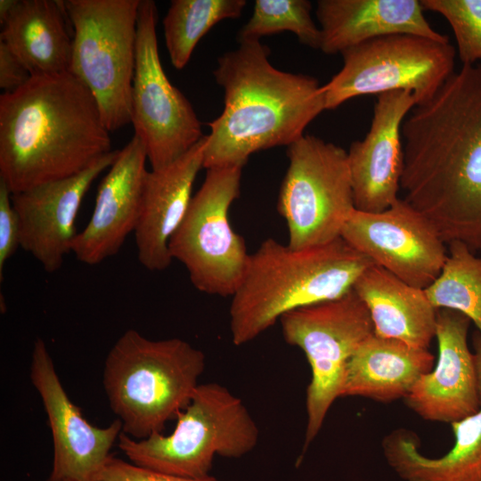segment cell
I'll return each instance as SVG.
<instances>
[{
	"instance_id": "1",
	"label": "cell",
	"mask_w": 481,
	"mask_h": 481,
	"mask_svg": "<svg viewBox=\"0 0 481 481\" xmlns=\"http://www.w3.org/2000/svg\"><path fill=\"white\" fill-rule=\"evenodd\" d=\"M404 200L446 245L481 256V63L463 65L402 126Z\"/></svg>"
},
{
	"instance_id": "2",
	"label": "cell",
	"mask_w": 481,
	"mask_h": 481,
	"mask_svg": "<svg viewBox=\"0 0 481 481\" xmlns=\"http://www.w3.org/2000/svg\"><path fill=\"white\" fill-rule=\"evenodd\" d=\"M91 92L70 72L0 96V180L12 193L77 175L112 151Z\"/></svg>"
},
{
	"instance_id": "3",
	"label": "cell",
	"mask_w": 481,
	"mask_h": 481,
	"mask_svg": "<svg viewBox=\"0 0 481 481\" xmlns=\"http://www.w3.org/2000/svg\"><path fill=\"white\" fill-rule=\"evenodd\" d=\"M218 58L214 70L224 90L222 113L208 124L203 168L243 167L253 153L289 146L325 110L322 86L312 76L278 69L260 40Z\"/></svg>"
},
{
	"instance_id": "4",
	"label": "cell",
	"mask_w": 481,
	"mask_h": 481,
	"mask_svg": "<svg viewBox=\"0 0 481 481\" xmlns=\"http://www.w3.org/2000/svg\"><path fill=\"white\" fill-rule=\"evenodd\" d=\"M372 265L341 237L299 250L265 239L249 254L244 277L232 296V343L252 341L289 311L342 297Z\"/></svg>"
},
{
	"instance_id": "5",
	"label": "cell",
	"mask_w": 481,
	"mask_h": 481,
	"mask_svg": "<svg viewBox=\"0 0 481 481\" xmlns=\"http://www.w3.org/2000/svg\"><path fill=\"white\" fill-rule=\"evenodd\" d=\"M206 367L204 353L178 338L124 332L108 353L102 384L122 433L141 440L162 433L185 409Z\"/></svg>"
},
{
	"instance_id": "6",
	"label": "cell",
	"mask_w": 481,
	"mask_h": 481,
	"mask_svg": "<svg viewBox=\"0 0 481 481\" xmlns=\"http://www.w3.org/2000/svg\"><path fill=\"white\" fill-rule=\"evenodd\" d=\"M258 439V427L242 400L221 384L208 382L199 384L169 435L136 440L121 432L118 445L137 466L202 478L209 476L215 456L240 458Z\"/></svg>"
},
{
	"instance_id": "7",
	"label": "cell",
	"mask_w": 481,
	"mask_h": 481,
	"mask_svg": "<svg viewBox=\"0 0 481 481\" xmlns=\"http://www.w3.org/2000/svg\"><path fill=\"white\" fill-rule=\"evenodd\" d=\"M73 29L69 72L95 99L110 132L130 123L140 0H65Z\"/></svg>"
},
{
	"instance_id": "8",
	"label": "cell",
	"mask_w": 481,
	"mask_h": 481,
	"mask_svg": "<svg viewBox=\"0 0 481 481\" xmlns=\"http://www.w3.org/2000/svg\"><path fill=\"white\" fill-rule=\"evenodd\" d=\"M287 157L277 202L287 224V245L299 250L340 238L355 209L347 151L304 135L287 147Z\"/></svg>"
},
{
	"instance_id": "9",
	"label": "cell",
	"mask_w": 481,
	"mask_h": 481,
	"mask_svg": "<svg viewBox=\"0 0 481 481\" xmlns=\"http://www.w3.org/2000/svg\"><path fill=\"white\" fill-rule=\"evenodd\" d=\"M279 322L284 340L304 352L311 369L306 398V450L319 434L332 404L340 397L347 363L373 334V324L353 289L338 298L289 311Z\"/></svg>"
},
{
	"instance_id": "10",
	"label": "cell",
	"mask_w": 481,
	"mask_h": 481,
	"mask_svg": "<svg viewBox=\"0 0 481 481\" xmlns=\"http://www.w3.org/2000/svg\"><path fill=\"white\" fill-rule=\"evenodd\" d=\"M241 171L240 167L207 169L168 243L171 257L184 265L192 285L206 294L232 297L246 272L249 254L245 240L228 219L240 193Z\"/></svg>"
},
{
	"instance_id": "11",
	"label": "cell",
	"mask_w": 481,
	"mask_h": 481,
	"mask_svg": "<svg viewBox=\"0 0 481 481\" xmlns=\"http://www.w3.org/2000/svg\"><path fill=\"white\" fill-rule=\"evenodd\" d=\"M342 69L322 86L325 110L366 94L411 91L416 105L430 100L454 72L455 49L415 35L378 37L341 53Z\"/></svg>"
},
{
	"instance_id": "12",
	"label": "cell",
	"mask_w": 481,
	"mask_h": 481,
	"mask_svg": "<svg viewBox=\"0 0 481 481\" xmlns=\"http://www.w3.org/2000/svg\"><path fill=\"white\" fill-rule=\"evenodd\" d=\"M157 20L155 2L140 0L130 123L153 170L174 162L204 137L191 102L170 83L163 69Z\"/></svg>"
},
{
	"instance_id": "13",
	"label": "cell",
	"mask_w": 481,
	"mask_h": 481,
	"mask_svg": "<svg viewBox=\"0 0 481 481\" xmlns=\"http://www.w3.org/2000/svg\"><path fill=\"white\" fill-rule=\"evenodd\" d=\"M341 238L374 265L422 289L437 278L447 257L433 224L404 199L378 213L355 209Z\"/></svg>"
},
{
	"instance_id": "14",
	"label": "cell",
	"mask_w": 481,
	"mask_h": 481,
	"mask_svg": "<svg viewBox=\"0 0 481 481\" xmlns=\"http://www.w3.org/2000/svg\"><path fill=\"white\" fill-rule=\"evenodd\" d=\"M31 383L47 415L53 445V468L47 481H94L122 432L117 419L100 428L89 423L69 399L45 341L38 338L32 348Z\"/></svg>"
},
{
	"instance_id": "15",
	"label": "cell",
	"mask_w": 481,
	"mask_h": 481,
	"mask_svg": "<svg viewBox=\"0 0 481 481\" xmlns=\"http://www.w3.org/2000/svg\"><path fill=\"white\" fill-rule=\"evenodd\" d=\"M118 152H109L77 175L12 193L20 225V248L31 254L45 272L59 270L65 256L71 252L82 200L98 175L114 163Z\"/></svg>"
},
{
	"instance_id": "16",
	"label": "cell",
	"mask_w": 481,
	"mask_h": 481,
	"mask_svg": "<svg viewBox=\"0 0 481 481\" xmlns=\"http://www.w3.org/2000/svg\"><path fill=\"white\" fill-rule=\"evenodd\" d=\"M411 91L380 94L370 129L347 151L355 208L378 213L399 200L404 167L403 123L416 106Z\"/></svg>"
},
{
	"instance_id": "17",
	"label": "cell",
	"mask_w": 481,
	"mask_h": 481,
	"mask_svg": "<svg viewBox=\"0 0 481 481\" xmlns=\"http://www.w3.org/2000/svg\"><path fill=\"white\" fill-rule=\"evenodd\" d=\"M469 324L461 313L437 310V359L404 397L408 407L426 420L452 424L481 407L474 355L468 344Z\"/></svg>"
},
{
	"instance_id": "18",
	"label": "cell",
	"mask_w": 481,
	"mask_h": 481,
	"mask_svg": "<svg viewBox=\"0 0 481 481\" xmlns=\"http://www.w3.org/2000/svg\"><path fill=\"white\" fill-rule=\"evenodd\" d=\"M146 160L144 145L136 135L119 150L99 184L89 222L73 241L71 252L79 262L89 265L102 263L118 253L135 232Z\"/></svg>"
},
{
	"instance_id": "19",
	"label": "cell",
	"mask_w": 481,
	"mask_h": 481,
	"mask_svg": "<svg viewBox=\"0 0 481 481\" xmlns=\"http://www.w3.org/2000/svg\"><path fill=\"white\" fill-rule=\"evenodd\" d=\"M206 135L169 165L147 170L135 238L139 263L159 272L171 265L168 243L183 222L198 173L203 168Z\"/></svg>"
},
{
	"instance_id": "20",
	"label": "cell",
	"mask_w": 481,
	"mask_h": 481,
	"mask_svg": "<svg viewBox=\"0 0 481 481\" xmlns=\"http://www.w3.org/2000/svg\"><path fill=\"white\" fill-rule=\"evenodd\" d=\"M418 0H320L315 15L325 54L392 35H415L438 42L449 38L436 31Z\"/></svg>"
},
{
	"instance_id": "21",
	"label": "cell",
	"mask_w": 481,
	"mask_h": 481,
	"mask_svg": "<svg viewBox=\"0 0 481 481\" xmlns=\"http://www.w3.org/2000/svg\"><path fill=\"white\" fill-rule=\"evenodd\" d=\"M353 289L366 306L376 336L428 349L436 338L438 309L424 289L376 265L359 276Z\"/></svg>"
},
{
	"instance_id": "22",
	"label": "cell",
	"mask_w": 481,
	"mask_h": 481,
	"mask_svg": "<svg viewBox=\"0 0 481 481\" xmlns=\"http://www.w3.org/2000/svg\"><path fill=\"white\" fill-rule=\"evenodd\" d=\"M434 365L428 349L373 333L350 358L340 397L363 396L385 403L404 398Z\"/></svg>"
},
{
	"instance_id": "23",
	"label": "cell",
	"mask_w": 481,
	"mask_h": 481,
	"mask_svg": "<svg viewBox=\"0 0 481 481\" xmlns=\"http://www.w3.org/2000/svg\"><path fill=\"white\" fill-rule=\"evenodd\" d=\"M62 1L16 0L1 23L3 41L31 77L69 72L72 39Z\"/></svg>"
},
{
	"instance_id": "24",
	"label": "cell",
	"mask_w": 481,
	"mask_h": 481,
	"mask_svg": "<svg viewBox=\"0 0 481 481\" xmlns=\"http://www.w3.org/2000/svg\"><path fill=\"white\" fill-rule=\"evenodd\" d=\"M451 425L453 446L436 458L419 451L412 433L404 429L392 432L383 440L387 463L404 481H481V407Z\"/></svg>"
},
{
	"instance_id": "25",
	"label": "cell",
	"mask_w": 481,
	"mask_h": 481,
	"mask_svg": "<svg viewBox=\"0 0 481 481\" xmlns=\"http://www.w3.org/2000/svg\"><path fill=\"white\" fill-rule=\"evenodd\" d=\"M245 5V0L171 1L163 26L172 65L183 69L208 30L224 20L240 17Z\"/></svg>"
},
{
	"instance_id": "26",
	"label": "cell",
	"mask_w": 481,
	"mask_h": 481,
	"mask_svg": "<svg viewBox=\"0 0 481 481\" xmlns=\"http://www.w3.org/2000/svg\"><path fill=\"white\" fill-rule=\"evenodd\" d=\"M424 290L436 309L461 313L481 335V256L461 242L449 243L440 274Z\"/></svg>"
},
{
	"instance_id": "27",
	"label": "cell",
	"mask_w": 481,
	"mask_h": 481,
	"mask_svg": "<svg viewBox=\"0 0 481 481\" xmlns=\"http://www.w3.org/2000/svg\"><path fill=\"white\" fill-rule=\"evenodd\" d=\"M311 11L307 0H256L249 20L239 31L238 41L260 40L264 36L289 31L303 45L320 49L321 30Z\"/></svg>"
},
{
	"instance_id": "28",
	"label": "cell",
	"mask_w": 481,
	"mask_h": 481,
	"mask_svg": "<svg viewBox=\"0 0 481 481\" xmlns=\"http://www.w3.org/2000/svg\"><path fill=\"white\" fill-rule=\"evenodd\" d=\"M424 10L437 12L449 22L463 65L481 60V0H420Z\"/></svg>"
},
{
	"instance_id": "29",
	"label": "cell",
	"mask_w": 481,
	"mask_h": 481,
	"mask_svg": "<svg viewBox=\"0 0 481 481\" xmlns=\"http://www.w3.org/2000/svg\"><path fill=\"white\" fill-rule=\"evenodd\" d=\"M94 481H219L212 476L191 478L166 474L137 466L112 454L97 474Z\"/></svg>"
},
{
	"instance_id": "30",
	"label": "cell",
	"mask_w": 481,
	"mask_h": 481,
	"mask_svg": "<svg viewBox=\"0 0 481 481\" xmlns=\"http://www.w3.org/2000/svg\"><path fill=\"white\" fill-rule=\"evenodd\" d=\"M20 247V225L12 202V192L0 180V281L7 260Z\"/></svg>"
},
{
	"instance_id": "31",
	"label": "cell",
	"mask_w": 481,
	"mask_h": 481,
	"mask_svg": "<svg viewBox=\"0 0 481 481\" xmlns=\"http://www.w3.org/2000/svg\"><path fill=\"white\" fill-rule=\"evenodd\" d=\"M30 77L24 64L0 40V87L4 93H10L22 86Z\"/></svg>"
},
{
	"instance_id": "32",
	"label": "cell",
	"mask_w": 481,
	"mask_h": 481,
	"mask_svg": "<svg viewBox=\"0 0 481 481\" xmlns=\"http://www.w3.org/2000/svg\"><path fill=\"white\" fill-rule=\"evenodd\" d=\"M474 345V359L476 363L477 377V385L478 390L481 398V335H475L473 339Z\"/></svg>"
},
{
	"instance_id": "33",
	"label": "cell",
	"mask_w": 481,
	"mask_h": 481,
	"mask_svg": "<svg viewBox=\"0 0 481 481\" xmlns=\"http://www.w3.org/2000/svg\"><path fill=\"white\" fill-rule=\"evenodd\" d=\"M16 0L0 1V22L2 23L15 4Z\"/></svg>"
},
{
	"instance_id": "34",
	"label": "cell",
	"mask_w": 481,
	"mask_h": 481,
	"mask_svg": "<svg viewBox=\"0 0 481 481\" xmlns=\"http://www.w3.org/2000/svg\"><path fill=\"white\" fill-rule=\"evenodd\" d=\"M61 481H72V480H69V479H64V480H61Z\"/></svg>"
}]
</instances>
